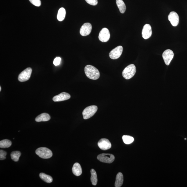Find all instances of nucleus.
I'll return each mask as SVG.
<instances>
[{"instance_id": "nucleus-17", "label": "nucleus", "mask_w": 187, "mask_h": 187, "mask_svg": "<svg viewBox=\"0 0 187 187\" xmlns=\"http://www.w3.org/2000/svg\"><path fill=\"white\" fill-rule=\"evenodd\" d=\"M124 182V176L121 173L119 172L116 176V181L115 182V186L120 187L122 185Z\"/></svg>"}, {"instance_id": "nucleus-7", "label": "nucleus", "mask_w": 187, "mask_h": 187, "mask_svg": "<svg viewBox=\"0 0 187 187\" xmlns=\"http://www.w3.org/2000/svg\"><path fill=\"white\" fill-rule=\"evenodd\" d=\"M110 37V34L109 30L106 28H104L100 32L99 38L101 41L106 42L108 41Z\"/></svg>"}, {"instance_id": "nucleus-3", "label": "nucleus", "mask_w": 187, "mask_h": 187, "mask_svg": "<svg viewBox=\"0 0 187 187\" xmlns=\"http://www.w3.org/2000/svg\"><path fill=\"white\" fill-rule=\"evenodd\" d=\"M35 153L39 157L43 159L50 158L53 155L52 151L46 147L38 148L36 150Z\"/></svg>"}, {"instance_id": "nucleus-11", "label": "nucleus", "mask_w": 187, "mask_h": 187, "mask_svg": "<svg viewBox=\"0 0 187 187\" xmlns=\"http://www.w3.org/2000/svg\"><path fill=\"white\" fill-rule=\"evenodd\" d=\"M98 145L101 149L104 150H108L111 147V142L106 138H102L98 142Z\"/></svg>"}, {"instance_id": "nucleus-14", "label": "nucleus", "mask_w": 187, "mask_h": 187, "mask_svg": "<svg viewBox=\"0 0 187 187\" xmlns=\"http://www.w3.org/2000/svg\"><path fill=\"white\" fill-rule=\"evenodd\" d=\"M70 95L66 92L59 94L53 97V100L54 102H60L68 100L70 98Z\"/></svg>"}, {"instance_id": "nucleus-27", "label": "nucleus", "mask_w": 187, "mask_h": 187, "mask_svg": "<svg viewBox=\"0 0 187 187\" xmlns=\"http://www.w3.org/2000/svg\"><path fill=\"white\" fill-rule=\"evenodd\" d=\"M85 1L87 3L92 5L95 6L98 4L97 0H85Z\"/></svg>"}, {"instance_id": "nucleus-30", "label": "nucleus", "mask_w": 187, "mask_h": 187, "mask_svg": "<svg viewBox=\"0 0 187 187\" xmlns=\"http://www.w3.org/2000/svg\"><path fill=\"white\" fill-rule=\"evenodd\" d=\"M185 140H186V138H185Z\"/></svg>"}, {"instance_id": "nucleus-15", "label": "nucleus", "mask_w": 187, "mask_h": 187, "mask_svg": "<svg viewBox=\"0 0 187 187\" xmlns=\"http://www.w3.org/2000/svg\"><path fill=\"white\" fill-rule=\"evenodd\" d=\"M50 118L49 114L47 113H43L37 117L35 120L37 122H45L49 121Z\"/></svg>"}, {"instance_id": "nucleus-19", "label": "nucleus", "mask_w": 187, "mask_h": 187, "mask_svg": "<svg viewBox=\"0 0 187 187\" xmlns=\"http://www.w3.org/2000/svg\"><path fill=\"white\" fill-rule=\"evenodd\" d=\"M66 11L64 8L62 7L59 10L57 18L58 20L59 21H62L64 20L66 16Z\"/></svg>"}, {"instance_id": "nucleus-26", "label": "nucleus", "mask_w": 187, "mask_h": 187, "mask_svg": "<svg viewBox=\"0 0 187 187\" xmlns=\"http://www.w3.org/2000/svg\"><path fill=\"white\" fill-rule=\"evenodd\" d=\"M29 1L31 2V3L36 6L39 7L41 6L40 0H29Z\"/></svg>"}, {"instance_id": "nucleus-22", "label": "nucleus", "mask_w": 187, "mask_h": 187, "mask_svg": "<svg viewBox=\"0 0 187 187\" xmlns=\"http://www.w3.org/2000/svg\"><path fill=\"white\" fill-rule=\"evenodd\" d=\"M12 143L11 141L8 139H4L0 142V148H9L11 146Z\"/></svg>"}, {"instance_id": "nucleus-23", "label": "nucleus", "mask_w": 187, "mask_h": 187, "mask_svg": "<svg viewBox=\"0 0 187 187\" xmlns=\"http://www.w3.org/2000/svg\"><path fill=\"white\" fill-rule=\"evenodd\" d=\"M122 140L125 144L127 145L131 144L134 142V138L131 136L127 135H123Z\"/></svg>"}, {"instance_id": "nucleus-6", "label": "nucleus", "mask_w": 187, "mask_h": 187, "mask_svg": "<svg viewBox=\"0 0 187 187\" xmlns=\"http://www.w3.org/2000/svg\"><path fill=\"white\" fill-rule=\"evenodd\" d=\"M32 69L27 68L20 74L18 77V80L20 82H24L29 80L31 76Z\"/></svg>"}, {"instance_id": "nucleus-5", "label": "nucleus", "mask_w": 187, "mask_h": 187, "mask_svg": "<svg viewBox=\"0 0 187 187\" xmlns=\"http://www.w3.org/2000/svg\"><path fill=\"white\" fill-rule=\"evenodd\" d=\"M97 158L102 162L110 164L113 162L115 157L111 154L102 153L97 156Z\"/></svg>"}, {"instance_id": "nucleus-4", "label": "nucleus", "mask_w": 187, "mask_h": 187, "mask_svg": "<svg viewBox=\"0 0 187 187\" xmlns=\"http://www.w3.org/2000/svg\"><path fill=\"white\" fill-rule=\"evenodd\" d=\"M98 109V107L96 106H92L86 107L84 110L83 115L84 119L90 118L95 114Z\"/></svg>"}, {"instance_id": "nucleus-1", "label": "nucleus", "mask_w": 187, "mask_h": 187, "mask_svg": "<svg viewBox=\"0 0 187 187\" xmlns=\"http://www.w3.org/2000/svg\"><path fill=\"white\" fill-rule=\"evenodd\" d=\"M84 70L86 76L89 79L95 80L99 78V70L93 66L87 65L85 68Z\"/></svg>"}, {"instance_id": "nucleus-25", "label": "nucleus", "mask_w": 187, "mask_h": 187, "mask_svg": "<svg viewBox=\"0 0 187 187\" xmlns=\"http://www.w3.org/2000/svg\"><path fill=\"white\" fill-rule=\"evenodd\" d=\"M7 153L2 150H0V160H3L6 158Z\"/></svg>"}, {"instance_id": "nucleus-28", "label": "nucleus", "mask_w": 187, "mask_h": 187, "mask_svg": "<svg viewBox=\"0 0 187 187\" xmlns=\"http://www.w3.org/2000/svg\"><path fill=\"white\" fill-rule=\"evenodd\" d=\"M61 60L60 57H56L54 60L53 64L55 66H57L60 65Z\"/></svg>"}, {"instance_id": "nucleus-2", "label": "nucleus", "mask_w": 187, "mask_h": 187, "mask_svg": "<svg viewBox=\"0 0 187 187\" xmlns=\"http://www.w3.org/2000/svg\"><path fill=\"white\" fill-rule=\"evenodd\" d=\"M136 69L134 64H131L125 68L122 72V76L125 79H129L132 78L135 75Z\"/></svg>"}, {"instance_id": "nucleus-12", "label": "nucleus", "mask_w": 187, "mask_h": 187, "mask_svg": "<svg viewBox=\"0 0 187 187\" xmlns=\"http://www.w3.org/2000/svg\"><path fill=\"white\" fill-rule=\"evenodd\" d=\"M152 33V27L149 24H145L142 30V35L143 39H147L150 38Z\"/></svg>"}, {"instance_id": "nucleus-29", "label": "nucleus", "mask_w": 187, "mask_h": 187, "mask_svg": "<svg viewBox=\"0 0 187 187\" xmlns=\"http://www.w3.org/2000/svg\"><path fill=\"white\" fill-rule=\"evenodd\" d=\"M1 91V87H0V91Z\"/></svg>"}, {"instance_id": "nucleus-10", "label": "nucleus", "mask_w": 187, "mask_h": 187, "mask_svg": "<svg viewBox=\"0 0 187 187\" xmlns=\"http://www.w3.org/2000/svg\"><path fill=\"white\" fill-rule=\"evenodd\" d=\"M92 30V25L90 23H84L81 26L80 33L83 36H86L90 34Z\"/></svg>"}, {"instance_id": "nucleus-16", "label": "nucleus", "mask_w": 187, "mask_h": 187, "mask_svg": "<svg viewBox=\"0 0 187 187\" xmlns=\"http://www.w3.org/2000/svg\"><path fill=\"white\" fill-rule=\"evenodd\" d=\"M72 171L74 175L76 176H78L81 175L82 170L79 164L76 163L74 164L72 168Z\"/></svg>"}, {"instance_id": "nucleus-18", "label": "nucleus", "mask_w": 187, "mask_h": 187, "mask_svg": "<svg viewBox=\"0 0 187 187\" xmlns=\"http://www.w3.org/2000/svg\"><path fill=\"white\" fill-rule=\"evenodd\" d=\"M116 3L120 13H124L126 11V7L124 2L122 0H116Z\"/></svg>"}, {"instance_id": "nucleus-8", "label": "nucleus", "mask_w": 187, "mask_h": 187, "mask_svg": "<svg viewBox=\"0 0 187 187\" xmlns=\"http://www.w3.org/2000/svg\"><path fill=\"white\" fill-rule=\"evenodd\" d=\"M123 48L122 46H119L113 49L109 53V57L112 59L119 58L122 55Z\"/></svg>"}, {"instance_id": "nucleus-20", "label": "nucleus", "mask_w": 187, "mask_h": 187, "mask_svg": "<svg viewBox=\"0 0 187 187\" xmlns=\"http://www.w3.org/2000/svg\"><path fill=\"white\" fill-rule=\"evenodd\" d=\"M40 177L42 180L47 183H51L53 181V178L52 177L47 175L45 173H41L40 174Z\"/></svg>"}, {"instance_id": "nucleus-21", "label": "nucleus", "mask_w": 187, "mask_h": 187, "mask_svg": "<svg viewBox=\"0 0 187 187\" xmlns=\"http://www.w3.org/2000/svg\"><path fill=\"white\" fill-rule=\"evenodd\" d=\"M91 180L93 185H96L97 183V178L96 171L94 169H92L91 170Z\"/></svg>"}, {"instance_id": "nucleus-9", "label": "nucleus", "mask_w": 187, "mask_h": 187, "mask_svg": "<svg viewBox=\"0 0 187 187\" xmlns=\"http://www.w3.org/2000/svg\"><path fill=\"white\" fill-rule=\"evenodd\" d=\"M163 58L165 64L168 66L170 65L174 56L173 51L170 49L166 50L163 53Z\"/></svg>"}, {"instance_id": "nucleus-24", "label": "nucleus", "mask_w": 187, "mask_h": 187, "mask_svg": "<svg viewBox=\"0 0 187 187\" xmlns=\"http://www.w3.org/2000/svg\"><path fill=\"white\" fill-rule=\"evenodd\" d=\"M21 155V153L19 151H14L11 153V156L12 159L15 162H17L19 161Z\"/></svg>"}, {"instance_id": "nucleus-13", "label": "nucleus", "mask_w": 187, "mask_h": 187, "mask_svg": "<svg viewBox=\"0 0 187 187\" xmlns=\"http://www.w3.org/2000/svg\"><path fill=\"white\" fill-rule=\"evenodd\" d=\"M168 19L173 26L176 27L178 25L179 17L178 14L176 12H171L168 15Z\"/></svg>"}]
</instances>
